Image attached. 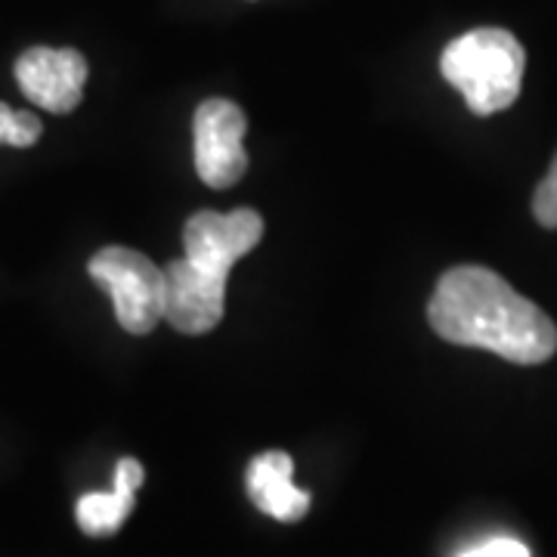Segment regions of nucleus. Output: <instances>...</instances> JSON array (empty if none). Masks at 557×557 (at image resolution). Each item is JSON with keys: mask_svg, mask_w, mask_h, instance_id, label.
I'll return each instance as SVG.
<instances>
[{"mask_svg": "<svg viewBox=\"0 0 557 557\" xmlns=\"http://www.w3.org/2000/svg\"><path fill=\"white\" fill-rule=\"evenodd\" d=\"M143 483V465L137 458H121L115 468V490L112 493H87L75 505L78 527L87 536H112L134 511V496Z\"/></svg>", "mask_w": 557, "mask_h": 557, "instance_id": "1a4fd4ad", "label": "nucleus"}, {"mask_svg": "<svg viewBox=\"0 0 557 557\" xmlns=\"http://www.w3.org/2000/svg\"><path fill=\"white\" fill-rule=\"evenodd\" d=\"M458 557H530V548H527L520 539L498 536L490 539V542H483L478 548H468L465 555Z\"/></svg>", "mask_w": 557, "mask_h": 557, "instance_id": "f8f14e48", "label": "nucleus"}, {"mask_svg": "<svg viewBox=\"0 0 557 557\" xmlns=\"http://www.w3.org/2000/svg\"><path fill=\"white\" fill-rule=\"evenodd\" d=\"M440 72L474 115H493L520 97L527 53L505 28H474L443 50Z\"/></svg>", "mask_w": 557, "mask_h": 557, "instance_id": "f03ea898", "label": "nucleus"}, {"mask_svg": "<svg viewBox=\"0 0 557 557\" xmlns=\"http://www.w3.org/2000/svg\"><path fill=\"white\" fill-rule=\"evenodd\" d=\"M40 139V119L32 112L10 109L7 102H0V143L28 149Z\"/></svg>", "mask_w": 557, "mask_h": 557, "instance_id": "9d476101", "label": "nucleus"}, {"mask_svg": "<svg viewBox=\"0 0 557 557\" xmlns=\"http://www.w3.org/2000/svg\"><path fill=\"white\" fill-rule=\"evenodd\" d=\"M16 81L38 109L65 115L84 97L87 60L72 47H32L16 60Z\"/></svg>", "mask_w": 557, "mask_h": 557, "instance_id": "423d86ee", "label": "nucleus"}, {"mask_svg": "<svg viewBox=\"0 0 557 557\" xmlns=\"http://www.w3.org/2000/svg\"><path fill=\"white\" fill-rule=\"evenodd\" d=\"M533 214L542 226L557 230V156L548 168V174L539 183L536 196H533Z\"/></svg>", "mask_w": 557, "mask_h": 557, "instance_id": "9b49d317", "label": "nucleus"}, {"mask_svg": "<svg viewBox=\"0 0 557 557\" xmlns=\"http://www.w3.org/2000/svg\"><path fill=\"white\" fill-rule=\"evenodd\" d=\"M245 112L233 100H205L196 109L193 139H196V171L201 183L226 189L239 183L248 171L245 152Z\"/></svg>", "mask_w": 557, "mask_h": 557, "instance_id": "20e7f679", "label": "nucleus"}, {"mask_svg": "<svg viewBox=\"0 0 557 557\" xmlns=\"http://www.w3.org/2000/svg\"><path fill=\"white\" fill-rule=\"evenodd\" d=\"M428 319L443 341L480 347L518 366H539L557 354L552 317L498 273L474 263L453 267L440 276Z\"/></svg>", "mask_w": 557, "mask_h": 557, "instance_id": "f257e3e1", "label": "nucleus"}, {"mask_svg": "<svg viewBox=\"0 0 557 557\" xmlns=\"http://www.w3.org/2000/svg\"><path fill=\"white\" fill-rule=\"evenodd\" d=\"M87 273L100 288L109 292L124 332L149 335L164 319V304H168L164 267H156L146 255L124 245H109L90 258Z\"/></svg>", "mask_w": 557, "mask_h": 557, "instance_id": "7ed1b4c3", "label": "nucleus"}, {"mask_svg": "<svg viewBox=\"0 0 557 557\" xmlns=\"http://www.w3.org/2000/svg\"><path fill=\"white\" fill-rule=\"evenodd\" d=\"M292 468H295L292 456L278 449L260 453L248 465V496L263 515L282 523H295L310 508V493H304L292 483Z\"/></svg>", "mask_w": 557, "mask_h": 557, "instance_id": "6e6552de", "label": "nucleus"}, {"mask_svg": "<svg viewBox=\"0 0 557 557\" xmlns=\"http://www.w3.org/2000/svg\"><path fill=\"white\" fill-rule=\"evenodd\" d=\"M164 285H168L164 319L183 335H205L223 319L226 278L205 273L186 255L164 267Z\"/></svg>", "mask_w": 557, "mask_h": 557, "instance_id": "0eeeda50", "label": "nucleus"}, {"mask_svg": "<svg viewBox=\"0 0 557 557\" xmlns=\"http://www.w3.org/2000/svg\"><path fill=\"white\" fill-rule=\"evenodd\" d=\"M260 236H263V218L251 208H236L230 214L199 211L183 226V248L186 258L205 273L230 278V270L248 251L258 248Z\"/></svg>", "mask_w": 557, "mask_h": 557, "instance_id": "39448f33", "label": "nucleus"}]
</instances>
